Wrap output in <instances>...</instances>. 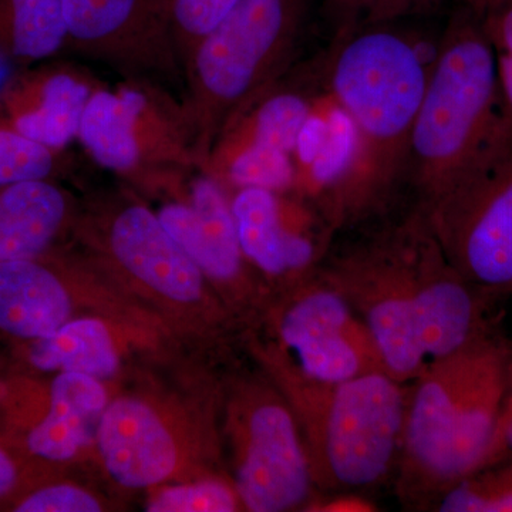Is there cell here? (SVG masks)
Segmentation results:
<instances>
[{
    "instance_id": "ba28073f",
    "label": "cell",
    "mask_w": 512,
    "mask_h": 512,
    "mask_svg": "<svg viewBox=\"0 0 512 512\" xmlns=\"http://www.w3.org/2000/svg\"><path fill=\"white\" fill-rule=\"evenodd\" d=\"M289 363L303 377L339 383L386 373L382 355L363 320L320 272L293 286L276 319Z\"/></svg>"
},
{
    "instance_id": "3957f363",
    "label": "cell",
    "mask_w": 512,
    "mask_h": 512,
    "mask_svg": "<svg viewBox=\"0 0 512 512\" xmlns=\"http://www.w3.org/2000/svg\"><path fill=\"white\" fill-rule=\"evenodd\" d=\"M500 119L493 49L476 10L460 6L436 42L410 137L407 187L434 200L474 157Z\"/></svg>"
},
{
    "instance_id": "6da1fadb",
    "label": "cell",
    "mask_w": 512,
    "mask_h": 512,
    "mask_svg": "<svg viewBox=\"0 0 512 512\" xmlns=\"http://www.w3.org/2000/svg\"><path fill=\"white\" fill-rule=\"evenodd\" d=\"M434 50L392 25L338 33L320 67L359 140L352 227L387 214L407 187L410 137Z\"/></svg>"
},
{
    "instance_id": "d6986e66",
    "label": "cell",
    "mask_w": 512,
    "mask_h": 512,
    "mask_svg": "<svg viewBox=\"0 0 512 512\" xmlns=\"http://www.w3.org/2000/svg\"><path fill=\"white\" fill-rule=\"evenodd\" d=\"M107 407V393L99 379L62 372L53 380L50 409L30 431V453L49 461H67L93 439Z\"/></svg>"
},
{
    "instance_id": "4dcf8cb0",
    "label": "cell",
    "mask_w": 512,
    "mask_h": 512,
    "mask_svg": "<svg viewBox=\"0 0 512 512\" xmlns=\"http://www.w3.org/2000/svg\"><path fill=\"white\" fill-rule=\"evenodd\" d=\"M305 511L313 512H375L377 505L360 495L350 491H340L333 495L316 493L311 503L306 505Z\"/></svg>"
},
{
    "instance_id": "f546056e",
    "label": "cell",
    "mask_w": 512,
    "mask_h": 512,
    "mask_svg": "<svg viewBox=\"0 0 512 512\" xmlns=\"http://www.w3.org/2000/svg\"><path fill=\"white\" fill-rule=\"evenodd\" d=\"M504 461H512V345L508 355L507 387H505L503 410H501L493 446L483 468L504 463Z\"/></svg>"
},
{
    "instance_id": "7c38bea8",
    "label": "cell",
    "mask_w": 512,
    "mask_h": 512,
    "mask_svg": "<svg viewBox=\"0 0 512 512\" xmlns=\"http://www.w3.org/2000/svg\"><path fill=\"white\" fill-rule=\"evenodd\" d=\"M285 192L239 188L228 195L239 244L249 264L293 286L318 274L336 232L313 205Z\"/></svg>"
},
{
    "instance_id": "484cf974",
    "label": "cell",
    "mask_w": 512,
    "mask_h": 512,
    "mask_svg": "<svg viewBox=\"0 0 512 512\" xmlns=\"http://www.w3.org/2000/svg\"><path fill=\"white\" fill-rule=\"evenodd\" d=\"M60 151L16 133L0 121V187L50 178L60 165Z\"/></svg>"
},
{
    "instance_id": "ffe728a7",
    "label": "cell",
    "mask_w": 512,
    "mask_h": 512,
    "mask_svg": "<svg viewBox=\"0 0 512 512\" xmlns=\"http://www.w3.org/2000/svg\"><path fill=\"white\" fill-rule=\"evenodd\" d=\"M69 215L66 192L49 178L0 187V261L40 259Z\"/></svg>"
},
{
    "instance_id": "d4e9b609",
    "label": "cell",
    "mask_w": 512,
    "mask_h": 512,
    "mask_svg": "<svg viewBox=\"0 0 512 512\" xmlns=\"http://www.w3.org/2000/svg\"><path fill=\"white\" fill-rule=\"evenodd\" d=\"M470 6L493 49L501 116L512 124V0H483Z\"/></svg>"
},
{
    "instance_id": "30bf717a",
    "label": "cell",
    "mask_w": 512,
    "mask_h": 512,
    "mask_svg": "<svg viewBox=\"0 0 512 512\" xmlns=\"http://www.w3.org/2000/svg\"><path fill=\"white\" fill-rule=\"evenodd\" d=\"M491 338L431 362L407 384L402 444L394 473L397 494L410 508L436 507L446 491L447 456L458 406L481 350Z\"/></svg>"
},
{
    "instance_id": "5bb4252c",
    "label": "cell",
    "mask_w": 512,
    "mask_h": 512,
    "mask_svg": "<svg viewBox=\"0 0 512 512\" xmlns=\"http://www.w3.org/2000/svg\"><path fill=\"white\" fill-rule=\"evenodd\" d=\"M157 215L202 274L220 284H241L248 259L228 194L214 178L204 173L194 178L188 201L164 205Z\"/></svg>"
},
{
    "instance_id": "8fae6325",
    "label": "cell",
    "mask_w": 512,
    "mask_h": 512,
    "mask_svg": "<svg viewBox=\"0 0 512 512\" xmlns=\"http://www.w3.org/2000/svg\"><path fill=\"white\" fill-rule=\"evenodd\" d=\"M235 476L242 507L252 512L305 510L316 494L311 464L291 404L249 400Z\"/></svg>"
},
{
    "instance_id": "e0dca14e",
    "label": "cell",
    "mask_w": 512,
    "mask_h": 512,
    "mask_svg": "<svg viewBox=\"0 0 512 512\" xmlns=\"http://www.w3.org/2000/svg\"><path fill=\"white\" fill-rule=\"evenodd\" d=\"M510 345L500 336L485 343L460 406L446 464V491L484 467L503 410ZM444 491V493H446Z\"/></svg>"
},
{
    "instance_id": "9c48e42d",
    "label": "cell",
    "mask_w": 512,
    "mask_h": 512,
    "mask_svg": "<svg viewBox=\"0 0 512 512\" xmlns=\"http://www.w3.org/2000/svg\"><path fill=\"white\" fill-rule=\"evenodd\" d=\"M67 46L123 74L168 89L184 87V70L167 0H63Z\"/></svg>"
},
{
    "instance_id": "cb8c5ba5",
    "label": "cell",
    "mask_w": 512,
    "mask_h": 512,
    "mask_svg": "<svg viewBox=\"0 0 512 512\" xmlns=\"http://www.w3.org/2000/svg\"><path fill=\"white\" fill-rule=\"evenodd\" d=\"M443 0H322L338 33L392 25L436 8Z\"/></svg>"
},
{
    "instance_id": "2e32d148",
    "label": "cell",
    "mask_w": 512,
    "mask_h": 512,
    "mask_svg": "<svg viewBox=\"0 0 512 512\" xmlns=\"http://www.w3.org/2000/svg\"><path fill=\"white\" fill-rule=\"evenodd\" d=\"M97 441L111 477L128 488L167 480L177 466V447L163 421L147 404L119 399L101 416Z\"/></svg>"
},
{
    "instance_id": "9a60e30c",
    "label": "cell",
    "mask_w": 512,
    "mask_h": 512,
    "mask_svg": "<svg viewBox=\"0 0 512 512\" xmlns=\"http://www.w3.org/2000/svg\"><path fill=\"white\" fill-rule=\"evenodd\" d=\"M111 255L134 278L165 298L195 302L202 295V271L158 215L144 205L121 208L110 222Z\"/></svg>"
},
{
    "instance_id": "4316f807",
    "label": "cell",
    "mask_w": 512,
    "mask_h": 512,
    "mask_svg": "<svg viewBox=\"0 0 512 512\" xmlns=\"http://www.w3.org/2000/svg\"><path fill=\"white\" fill-rule=\"evenodd\" d=\"M238 0H167L171 28L183 70L198 43L211 32Z\"/></svg>"
},
{
    "instance_id": "7402d4cb",
    "label": "cell",
    "mask_w": 512,
    "mask_h": 512,
    "mask_svg": "<svg viewBox=\"0 0 512 512\" xmlns=\"http://www.w3.org/2000/svg\"><path fill=\"white\" fill-rule=\"evenodd\" d=\"M29 360L43 372L62 370L96 379H109L119 366L109 329L96 319L66 322L52 335L36 339Z\"/></svg>"
},
{
    "instance_id": "1f68e13d",
    "label": "cell",
    "mask_w": 512,
    "mask_h": 512,
    "mask_svg": "<svg viewBox=\"0 0 512 512\" xmlns=\"http://www.w3.org/2000/svg\"><path fill=\"white\" fill-rule=\"evenodd\" d=\"M18 481V471L12 458L0 448V497L10 493Z\"/></svg>"
},
{
    "instance_id": "83f0119b",
    "label": "cell",
    "mask_w": 512,
    "mask_h": 512,
    "mask_svg": "<svg viewBox=\"0 0 512 512\" xmlns=\"http://www.w3.org/2000/svg\"><path fill=\"white\" fill-rule=\"evenodd\" d=\"M241 504L235 487L211 480L171 487L157 495L147 510L151 512H232Z\"/></svg>"
},
{
    "instance_id": "ac0fdd59",
    "label": "cell",
    "mask_w": 512,
    "mask_h": 512,
    "mask_svg": "<svg viewBox=\"0 0 512 512\" xmlns=\"http://www.w3.org/2000/svg\"><path fill=\"white\" fill-rule=\"evenodd\" d=\"M72 312L69 293L39 259L0 261V329L22 339L52 335Z\"/></svg>"
},
{
    "instance_id": "d6a6232c",
    "label": "cell",
    "mask_w": 512,
    "mask_h": 512,
    "mask_svg": "<svg viewBox=\"0 0 512 512\" xmlns=\"http://www.w3.org/2000/svg\"><path fill=\"white\" fill-rule=\"evenodd\" d=\"M483 2V0H466L468 5H477V3Z\"/></svg>"
},
{
    "instance_id": "4fadbf2b",
    "label": "cell",
    "mask_w": 512,
    "mask_h": 512,
    "mask_svg": "<svg viewBox=\"0 0 512 512\" xmlns=\"http://www.w3.org/2000/svg\"><path fill=\"white\" fill-rule=\"evenodd\" d=\"M99 86L70 64H45L16 74L0 89V121L63 153L77 140L84 109Z\"/></svg>"
},
{
    "instance_id": "44dd1931",
    "label": "cell",
    "mask_w": 512,
    "mask_h": 512,
    "mask_svg": "<svg viewBox=\"0 0 512 512\" xmlns=\"http://www.w3.org/2000/svg\"><path fill=\"white\" fill-rule=\"evenodd\" d=\"M66 46L63 0H0V59L32 64Z\"/></svg>"
},
{
    "instance_id": "603a6c76",
    "label": "cell",
    "mask_w": 512,
    "mask_h": 512,
    "mask_svg": "<svg viewBox=\"0 0 512 512\" xmlns=\"http://www.w3.org/2000/svg\"><path fill=\"white\" fill-rule=\"evenodd\" d=\"M441 512H512V461L470 474L441 495Z\"/></svg>"
},
{
    "instance_id": "f1b7e54d",
    "label": "cell",
    "mask_w": 512,
    "mask_h": 512,
    "mask_svg": "<svg viewBox=\"0 0 512 512\" xmlns=\"http://www.w3.org/2000/svg\"><path fill=\"white\" fill-rule=\"evenodd\" d=\"M99 501L92 494L60 484L42 488L30 494L16 507L19 512H99Z\"/></svg>"
},
{
    "instance_id": "277c9868",
    "label": "cell",
    "mask_w": 512,
    "mask_h": 512,
    "mask_svg": "<svg viewBox=\"0 0 512 512\" xmlns=\"http://www.w3.org/2000/svg\"><path fill=\"white\" fill-rule=\"evenodd\" d=\"M278 356L316 493L373 487L394 473L407 384L383 372L346 382H313Z\"/></svg>"
},
{
    "instance_id": "52a82bcc",
    "label": "cell",
    "mask_w": 512,
    "mask_h": 512,
    "mask_svg": "<svg viewBox=\"0 0 512 512\" xmlns=\"http://www.w3.org/2000/svg\"><path fill=\"white\" fill-rule=\"evenodd\" d=\"M77 140L101 167L133 180H174L197 167L183 100L151 80L97 87Z\"/></svg>"
},
{
    "instance_id": "5b68a950",
    "label": "cell",
    "mask_w": 512,
    "mask_h": 512,
    "mask_svg": "<svg viewBox=\"0 0 512 512\" xmlns=\"http://www.w3.org/2000/svg\"><path fill=\"white\" fill-rule=\"evenodd\" d=\"M417 207L468 284L491 302L512 292V124L501 111L463 170Z\"/></svg>"
},
{
    "instance_id": "7a4b0ae2",
    "label": "cell",
    "mask_w": 512,
    "mask_h": 512,
    "mask_svg": "<svg viewBox=\"0 0 512 512\" xmlns=\"http://www.w3.org/2000/svg\"><path fill=\"white\" fill-rule=\"evenodd\" d=\"M305 0H238L184 67L183 104L197 167L229 124L284 79L305 26Z\"/></svg>"
},
{
    "instance_id": "8992f818",
    "label": "cell",
    "mask_w": 512,
    "mask_h": 512,
    "mask_svg": "<svg viewBox=\"0 0 512 512\" xmlns=\"http://www.w3.org/2000/svg\"><path fill=\"white\" fill-rule=\"evenodd\" d=\"M412 210L355 244L329 254L320 275L369 329L384 369L409 384L429 365L421 346L414 282Z\"/></svg>"
}]
</instances>
